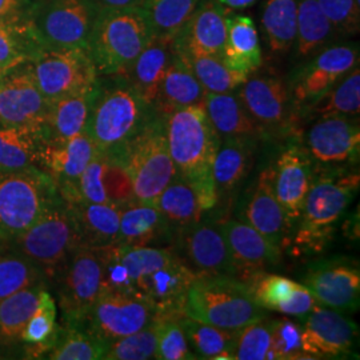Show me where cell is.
<instances>
[{
  "label": "cell",
  "mask_w": 360,
  "mask_h": 360,
  "mask_svg": "<svg viewBox=\"0 0 360 360\" xmlns=\"http://www.w3.org/2000/svg\"><path fill=\"white\" fill-rule=\"evenodd\" d=\"M168 148L178 175L198 193L205 211L218 205L212 166L221 138L207 115L205 102L166 115Z\"/></svg>",
  "instance_id": "cell-1"
},
{
  "label": "cell",
  "mask_w": 360,
  "mask_h": 360,
  "mask_svg": "<svg viewBox=\"0 0 360 360\" xmlns=\"http://www.w3.org/2000/svg\"><path fill=\"white\" fill-rule=\"evenodd\" d=\"M156 110L122 75H99L86 132L101 151L129 142Z\"/></svg>",
  "instance_id": "cell-2"
},
{
  "label": "cell",
  "mask_w": 360,
  "mask_h": 360,
  "mask_svg": "<svg viewBox=\"0 0 360 360\" xmlns=\"http://www.w3.org/2000/svg\"><path fill=\"white\" fill-rule=\"evenodd\" d=\"M248 285L231 275L198 274L183 304V315L229 331H239L266 316Z\"/></svg>",
  "instance_id": "cell-3"
},
{
  "label": "cell",
  "mask_w": 360,
  "mask_h": 360,
  "mask_svg": "<svg viewBox=\"0 0 360 360\" xmlns=\"http://www.w3.org/2000/svg\"><path fill=\"white\" fill-rule=\"evenodd\" d=\"M153 38L141 7L101 10L87 50L99 75L126 77Z\"/></svg>",
  "instance_id": "cell-4"
},
{
  "label": "cell",
  "mask_w": 360,
  "mask_h": 360,
  "mask_svg": "<svg viewBox=\"0 0 360 360\" xmlns=\"http://www.w3.org/2000/svg\"><path fill=\"white\" fill-rule=\"evenodd\" d=\"M359 174L331 169L315 175L309 187L295 245L300 251H321L330 242L335 226L359 190Z\"/></svg>",
  "instance_id": "cell-5"
},
{
  "label": "cell",
  "mask_w": 360,
  "mask_h": 360,
  "mask_svg": "<svg viewBox=\"0 0 360 360\" xmlns=\"http://www.w3.org/2000/svg\"><path fill=\"white\" fill-rule=\"evenodd\" d=\"M115 150L129 168L138 202L155 203L178 174L168 148L166 115L158 111L134 138Z\"/></svg>",
  "instance_id": "cell-6"
},
{
  "label": "cell",
  "mask_w": 360,
  "mask_h": 360,
  "mask_svg": "<svg viewBox=\"0 0 360 360\" xmlns=\"http://www.w3.org/2000/svg\"><path fill=\"white\" fill-rule=\"evenodd\" d=\"M58 196L51 175L41 168H0V238L8 243L26 231Z\"/></svg>",
  "instance_id": "cell-7"
},
{
  "label": "cell",
  "mask_w": 360,
  "mask_h": 360,
  "mask_svg": "<svg viewBox=\"0 0 360 360\" xmlns=\"http://www.w3.org/2000/svg\"><path fill=\"white\" fill-rule=\"evenodd\" d=\"M7 245L38 264L51 281L82 247L70 207L60 195L32 226Z\"/></svg>",
  "instance_id": "cell-8"
},
{
  "label": "cell",
  "mask_w": 360,
  "mask_h": 360,
  "mask_svg": "<svg viewBox=\"0 0 360 360\" xmlns=\"http://www.w3.org/2000/svg\"><path fill=\"white\" fill-rule=\"evenodd\" d=\"M99 11L94 0H32L28 26L41 47L87 50Z\"/></svg>",
  "instance_id": "cell-9"
},
{
  "label": "cell",
  "mask_w": 360,
  "mask_h": 360,
  "mask_svg": "<svg viewBox=\"0 0 360 360\" xmlns=\"http://www.w3.org/2000/svg\"><path fill=\"white\" fill-rule=\"evenodd\" d=\"M52 281L56 283L62 327L83 328L102 292V263L98 250L79 247Z\"/></svg>",
  "instance_id": "cell-10"
},
{
  "label": "cell",
  "mask_w": 360,
  "mask_h": 360,
  "mask_svg": "<svg viewBox=\"0 0 360 360\" xmlns=\"http://www.w3.org/2000/svg\"><path fill=\"white\" fill-rule=\"evenodd\" d=\"M30 65L39 90L49 103L75 92L90 90L99 79L89 52L82 49L41 47Z\"/></svg>",
  "instance_id": "cell-11"
},
{
  "label": "cell",
  "mask_w": 360,
  "mask_h": 360,
  "mask_svg": "<svg viewBox=\"0 0 360 360\" xmlns=\"http://www.w3.org/2000/svg\"><path fill=\"white\" fill-rule=\"evenodd\" d=\"M358 62V47L338 44L324 47L307 63L300 65L288 83L299 114L309 111L339 80L355 68Z\"/></svg>",
  "instance_id": "cell-12"
},
{
  "label": "cell",
  "mask_w": 360,
  "mask_h": 360,
  "mask_svg": "<svg viewBox=\"0 0 360 360\" xmlns=\"http://www.w3.org/2000/svg\"><path fill=\"white\" fill-rule=\"evenodd\" d=\"M158 319L154 306L144 296L102 291L83 328L104 343H110L138 333Z\"/></svg>",
  "instance_id": "cell-13"
},
{
  "label": "cell",
  "mask_w": 360,
  "mask_h": 360,
  "mask_svg": "<svg viewBox=\"0 0 360 360\" xmlns=\"http://www.w3.org/2000/svg\"><path fill=\"white\" fill-rule=\"evenodd\" d=\"M49 108L50 103L39 90L30 60L4 70L0 77V123L37 129L46 135Z\"/></svg>",
  "instance_id": "cell-14"
},
{
  "label": "cell",
  "mask_w": 360,
  "mask_h": 360,
  "mask_svg": "<svg viewBox=\"0 0 360 360\" xmlns=\"http://www.w3.org/2000/svg\"><path fill=\"white\" fill-rule=\"evenodd\" d=\"M238 96L248 114L270 135L271 132L292 134L299 111L283 79L248 75L238 89Z\"/></svg>",
  "instance_id": "cell-15"
},
{
  "label": "cell",
  "mask_w": 360,
  "mask_h": 360,
  "mask_svg": "<svg viewBox=\"0 0 360 360\" xmlns=\"http://www.w3.org/2000/svg\"><path fill=\"white\" fill-rule=\"evenodd\" d=\"M303 285L326 307L340 312L359 309L360 270L354 259L333 257L314 263L303 275Z\"/></svg>",
  "instance_id": "cell-16"
},
{
  "label": "cell",
  "mask_w": 360,
  "mask_h": 360,
  "mask_svg": "<svg viewBox=\"0 0 360 360\" xmlns=\"http://www.w3.org/2000/svg\"><path fill=\"white\" fill-rule=\"evenodd\" d=\"M303 349L311 359L340 358L352 354L359 327L340 311L315 306L303 316Z\"/></svg>",
  "instance_id": "cell-17"
},
{
  "label": "cell",
  "mask_w": 360,
  "mask_h": 360,
  "mask_svg": "<svg viewBox=\"0 0 360 360\" xmlns=\"http://www.w3.org/2000/svg\"><path fill=\"white\" fill-rule=\"evenodd\" d=\"M312 160L309 148L292 143L284 147L272 165L275 195L291 227L302 217L309 187L315 178Z\"/></svg>",
  "instance_id": "cell-18"
},
{
  "label": "cell",
  "mask_w": 360,
  "mask_h": 360,
  "mask_svg": "<svg viewBox=\"0 0 360 360\" xmlns=\"http://www.w3.org/2000/svg\"><path fill=\"white\" fill-rule=\"evenodd\" d=\"M176 239L186 262L198 274L235 275L221 221L200 220L176 231Z\"/></svg>",
  "instance_id": "cell-19"
},
{
  "label": "cell",
  "mask_w": 360,
  "mask_h": 360,
  "mask_svg": "<svg viewBox=\"0 0 360 360\" xmlns=\"http://www.w3.org/2000/svg\"><path fill=\"white\" fill-rule=\"evenodd\" d=\"M96 151L98 147L91 141L87 132L65 142H46L40 168L51 175L58 193L65 203L82 200L79 179Z\"/></svg>",
  "instance_id": "cell-20"
},
{
  "label": "cell",
  "mask_w": 360,
  "mask_h": 360,
  "mask_svg": "<svg viewBox=\"0 0 360 360\" xmlns=\"http://www.w3.org/2000/svg\"><path fill=\"white\" fill-rule=\"evenodd\" d=\"M307 148L314 160L324 166H339L358 159L360 129L358 117L323 115L307 134Z\"/></svg>",
  "instance_id": "cell-21"
},
{
  "label": "cell",
  "mask_w": 360,
  "mask_h": 360,
  "mask_svg": "<svg viewBox=\"0 0 360 360\" xmlns=\"http://www.w3.org/2000/svg\"><path fill=\"white\" fill-rule=\"evenodd\" d=\"M242 219L281 251L290 243L288 233L292 227L275 195L272 165L263 168L250 187L242 205Z\"/></svg>",
  "instance_id": "cell-22"
},
{
  "label": "cell",
  "mask_w": 360,
  "mask_h": 360,
  "mask_svg": "<svg viewBox=\"0 0 360 360\" xmlns=\"http://www.w3.org/2000/svg\"><path fill=\"white\" fill-rule=\"evenodd\" d=\"M196 276L198 272L178 257L144 276L136 288L154 306L159 319L176 318L183 316L184 299Z\"/></svg>",
  "instance_id": "cell-23"
},
{
  "label": "cell",
  "mask_w": 360,
  "mask_h": 360,
  "mask_svg": "<svg viewBox=\"0 0 360 360\" xmlns=\"http://www.w3.org/2000/svg\"><path fill=\"white\" fill-rule=\"evenodd\" d=\"M231 252L235 278L247 282L251 276L279 263L282 251L254 227L242 220L229 219L221 221Z\"/></svg>",
  "instance_id": "cell-24"
},
{
  "label": "cell",
  "mask_w": 360,
  "mask_h": 360,
  "mask_svg": "<svg viewBox=\"0 0 360 360\" xmlns=\"http://www.w3.org/2000/svg\"><path fill=\"white\" fill-rule=\"evenodd\" d=\"M230 11L218 0H200L191 18L174 39L176 49L220 58L227 41Z\"/></svg>",
  "instance_id": "cell-25"
},
{
  "label": "cell",
  "mask_w": 360,
  "mask_h": 360,
  "mask_svg": "<svg viewBox=\"0 0 360 360\" xmlns=\"http://www.w3.org/2000/svg\"><path fill=\"white\" fill-rule=\"evenodd\" d=\"M205 105L207 115L221 139L245 138L260 142L270 136V134L248 114L235 91L226 94L206 92Z\"/></svg>",
  "instance_id": "cell-26"
},
{
  "label": "cell",
  "mask_w": 360,
  "mask_h": 360,
  "mask_svg": "<svg viewBox=\"0 0 360 360\" xmlns=\"http://www.w3.org/2000/svg\"><path fill=\"white\" fill-rule=\"evenodd\" d=\"M77 227L82 247L101 248L117 243L120 207L114 203H67Z\"/></svg>",
  "instance_id": "cell-27"
},
{
  "label": "cell",
  "mask_w": 360,
  "mask_h": 360,
  "mask_svg": "<svg viewBox=\"0 0 360 360\" xmlns=\"http://www.w3.org/2000/svg\"><path fill=\"white\" fill-rule=\"evenodd\" d=\"M174 235V231L154 203L134 200L120 207L119 245L129 247L154 245Z\"/></svg>",
  "instance_id": "cell-28"
},
{
  "label": "cell",
  "mask_w": 360,
  "mask_h": 360,
  "mask_svg": "<svg viewBox=\"0 0 360 360\" xmlns=\"http://www.w3.org/2000/svg\"><path fill=\"white\" fill-rule=\"evenodd\" d=\"M174 56V39L153 37L126 74L132 87L153 107L162 79Z\"/></svg>",
  "instance_id": "cell-29"
},
{
  "label": "cell",
  "mask_w": 360,
  "mask_h": 360,
  "mask_svg": "<svg viewBox=\"0 0 360 360\" xmlns=\"http://www.w3.org/2000/svg\"><path fill=\"white\" fill-rule=\"evenodd\" d=\"M95 89L96 84L90 90L75 92L50 103L46 123L47 142H65L86 132Z\"/></svg>",
  "instance_id": "cell-30"
},
{
  "label": "cell",
  "mask_w": 360,
  "mask_h": 360,
  "mask_svg": "<svg viewBox=\"0 0 360 360\" xmlns=\"http://www.w3.org/2000/svg\"><path fill=\"white\" fill-rule=\"evenodd\" d=\"M206 92L191 68L175 50V56L159 86L154 108L159 114L167 115L183 107L205 102Z\"/></svg>",
  "instance_id": "cell-31"
},
{
  "label": "cell",
  "mask_w": 360,
  "mask_h": 360,
  "mask_svg": "<svg viewBox=\"0 0 360 360\" xmlns=\"http://www.w3.org/2000/svg\"><path fill=\"white\" fill-rule=\"evenodd\" d=\"M257 141L224 138L220 141L212 166V178L218 195L231 193L242 184L254 165Z\"/></svg>",
  "instance_id": "cell-32"
},
{
  "label": "cell",
  "mask_w": 360,
  "mask_h": 360,
  "mask_svg": "<svg viewBox=\"0 0 360 360\" xmlns=\"http://www.w3.org/2000/svg\"><path fill=\"white\" fill-rule=\"evenodd\" d=\"M227 41L221 60L232 71L251 75L262 65L263 56L254 20L245 15L227 18Z\"/></svg>",
  "instance_id": "cell-33"
},
{
  "label": "cell",
  "mask_w": 360,
  "mask_h": 360,
  "mask_svg": "<svg viewBox=\"0 0 360 360\" xmlns=\"http://www.w3.org/2000/svg\"><path fill=\"white\" fill-rule=\"evenodd\" d=\"M46 142L44 132L0 123V168H40Z\"/></svg>",
  "instance_id": "cell-34"
},
{
  "label": "cell",
  "mask_w": 360,
  "mask_h": 360,
  "mask_svg": "<svg viewBox=\"0 0 360 360\" xmlns=\"http://www.w3.org/2000/svg\"><path fill=\"white\" fill-rule=\"evenodd\" d=\"M56 318V300L46 287L40 291L38 306L27 322L20 339L26 355H28L27 358L46 355L55 346L62 331V326L58 324Z\"/></svg>",
  "instance_id": "cell-35"
},
{
  "label": "cell",
  "mask_w": 360,
  "mask_h": 360,
  "mask_svg": "<svg viewBox=\"0 0 360 360\" xmlns=\"http://www.w3.org/2000/svg\"><path fill=\"white\" fill-rule=\"evenodd\" d=\"M338 35L318 0H296V56L307 58Z\"/></svg>",
  "instance_id": "cell-36"
},
{
  "label": "cell",
  "mask_w": 360,
  "mask_h": 360,
  "mask_svg": "<svg viewBox=\"0 0 360 360\" xmlns=\"http://www.w3.org/2000/svg\"><path fill=\"white\" fill-rule=\"evenodd\" d=\"M154 205L167 219L172 231L200 221L205 212L193 186L178 174L158 196Z\"/></svg>",
  "instance_id": "cell-37"
},
{
  "label": "cell",
  "mask_w": 360,
  "mask_h": 360,
  "mask_svg": "<svg viewBox=\"0 0 360 360\" xmlns=\"http://www.w3.org/2000/svg\"><path fill=\"white\" fill-rule=\"evenodd\" d=\"M47 282L25 288L0 302V347H15L22 343L27 322L38 306L39 295Z\"/></svg>",
  "instance_id": "cell-38"
},
{
  "label": "cell",
  "mask_w": 360,
  "mask_h": 360,
  "mask_svg": "<svg viewBox=\"0 0 360 360\" xmlns=\"http://www.w3.org/2000/svg\"><path fill=\"white\" fill-rule=\"evenodd\" d=\"M175 46V44H174ZM180 58L188 65L193 75L207 92L226 94L238 90L248 75L232 71L224 62L203 52L184 51L175 47Z\"/></svg>",
  "instance_id": "cell-39"
},
{
  "label": "cell",
  "mask_w": 360,
  "mask_h": 360,
  "mask_svg": "<svg viewBox=\"0 0 360 360\" xmlns=\"http://www.w3.org/2000/svg\"><path fill=\"white\" fill-rule=\"evenodd\" d=\"M180 323L196 359L233 360L238 331L223 330L187 316H181Z\"/></svg>",
  "instance_id": "cell-40"
},
{
  "label": "cell",
  "mask_w": 360,
  "mask_h": 360,
  "mask_svg": "<svg viewBox=\"0 0 360 360\" xmlns=\"http://www.w3.org/2000/svg\"><path fill=\"white\" fill-rule=\"evenodd\" d=\"M200 0H142L141 8L153 37L175 39Z\"/></svg>",
  "instance_id": "cell-41"
},
{
  "label": "cell",
  "mask_w": 360,
  "mask_h": 360,
  "mask_svg": "<svg viewBox=\"0 0 360 360\" xmlns=\"http://www.w3.org/2000/svg\"><path fill=\"white\" fill-rule=\"evenodd\" d=\"M245 284L254 300L263 309L276 311L283 315H290L295 303L296 294L300 290L302 283L276 275L260 271L251 276Z\"/></svg>",
  "instance_id": "cell-42"
},
{
  "label": "cell",
  "mask_w": 360,
  "mask_h": 360,
  "mask_svg": "<svg viewBox=\"0 0 360 360\" xmlns=\"http://www.w3.org/2000/svg\"><path fill=\"white\" fill-rule=\"evenodd\" d=\"M262 27L271 51H288L296 40V0H266Z\"/></svg>",
  "instance_id": "cell-43"
},
{
  "label": "cell",
  "mask_w": 360,
  "mask_h": 360,
  "mask_svg": "<svg viewBox=\"0 0 360 360\" xmlns=\"http://www.w3.org/2000/svg\"><path fill=\"white\" fill-rule=\"evenodd\" d=\"M7 248L0 254V302L25 288L47 282L38 264L18 251Z\"/></svg>",
  "instance_id": "cell-44"
},
{
  "label": "cell",
  "mask_w": 360,
  "mask_h": 360,
  "mask_svg": "<svg viewBox=\"0 0 360 360\" xmlns=\"http://www.w3.org/2000/svg\"><path fill=\"white\" fill-rule=\"evenodd\" d=\"M316 115L358 116L360 112V71L356 65L309 110Z\"/></svg>",
  "instance_id": "cell-45"
},
{
  "label": "cell",
  "mask_w": 360,
  "mask_h": 360,
  "mask_svg": "<svg viewBox=\"0 0 360 360\" xmlns=\"http://www.w3.org/2000/svg\"><path fill=\"white\" fill-rule=\"evenodd\" d=\"M107 343L90 334L84 328H65L55 346L46 354L51 360H98L103 359Z\"/></svg>",
  "instance_id": "cell-46"
},
{
  "label": "cell",
  "mask_w": 360,
  "mask_h": 360,
  "mask_svg": "<svg viewBox=\"0 0 360 360\" xmlns=\"http://www.w3.org/2000/svg\"><path fill=\"white\" fill-rule=\"evenodd\" d=\"M41 49L28 25L0 23V67H10L31 60Z\"/></svg>",
  "instance_id": "cell-47"
},
{
  "label": "cell",
  "mask_w": 360,
  "mask_h": 360,
  "mask_svg": "<svg viewBox=\"0 0 360 360\" xmlns=\"http://www.w3.org/2000/svg\"><path fill=\"white\" fill-rule=\"evenodd\" d=\"M159 319L138 333L123 336L107 343L104 360L155 359L158 346Z\"/></svg>",
  "instance_id": "cell-48"
},
{
  "label": "cell",
  "mask_w": 360,
  "mask_h": 360,
  "mask_svg": "<svg viewBox=\"0 0 360 360\" xmlns=\"http://www.w3.org/2000/svg\"><path fill=\"white\" fill-rule=\"evenodd\" d=\"M122 245V259L129 270V276L135 285L141 282L144 276L155 270L165 267L172 260L179 257L175 251L155 245H139L129 247Z\"/></svg>",
  "instance_id": "cell-49"
},
{
  "label": "cell",
  "mask_w": 360,
  "mask_h": 360,
  "mask_svg": "<svg viewBox=\"0 0 360 360\" xmlns=\"http://www.w3.org/2000/svg\"><path fill=\"white\" fill-rule=\"evenodd\" d=\"M271 321L262 318L236 333L233 360H272Z\"/></svg>",
  "instance_id": "cell-50"
},
{
  "label": "cell",
  "mask_w": 360,
  "mask_h": 360,
  "mask_svg": "<svg viewBox=\"0 0 360 360\" xmlns=\"http://www.w3.org/2000/svg\"><path fill=\"white\" fill-rule=\"evenodd\" d=\"M302 324L290 318L271 321L272 360L311 359L303 349Z\"/></svg>",
  "instance_id": "cell-51"
},
{
  "label": "cell",
  "mask_w": 360,
  "mask_h": 360,
  "mask_svg": "<svg viewBox=\"0 0 360 360\" xmlns=\"http://www.w3.org/2000/svg\"><path fill=\"white\" fill-rule=\"evenodd\" d=\"M105 166H104L103 183L107 198L116 206L123 207L136 200L134 193V183L126 167L123 159L116 150L104 151Z\"/></svg>",
  "instance_id": "cell-52"
},
{
  "label": "cell",
  "mask_w": 360,
  "mask_h": 360,
  "mask_svg": "<svg viewBox=\"0 0 360 360\" xmlns=\"http://www.w3.org/2000/svg\"><path fill=\"white\" fill-rule=\"evenodd\" d=\"M96 250L102 263V291L139 294L126 264L123 263L122 245L114 243Z\"/></svg>",
  "instance_id": "cell-53"
},
{
  "label": "cell",
  "mask_w": 360,
  "mask_h": 360,
  "mask_svg": "<svg viewBox=\"0 0 360 360\" xmlns=\"http://www.w3.org/2000/svg\"><path fill=\"white\" fill-rule=\"evenodd\" d=\"M180 318L181 316L159 319V333H158V346L155 352V359H196L193 349L188 345L187 336L180 323Z\"/></svg>",
  "instance_id": "cell-54"
},
{
  "label": "cell",
  "mask_w": 360,
  "mask_h": 360,
  "mask_svg": "<svg viewBox=\"0 0 360 360\" xmlns=\"http://www.w3.org/2000/svg\"><path fill=\"white\" fill-rule=\"evenodd\" d=\"M338 35H355L360 26V0H318Z\"/></svg>",
  "instance_id": "cell-55"
},
{
  "label": "cell",
  "mask_w": 360,
  "mask_h": 360,
  "mask_svg": "<svg viewBox=\"0 0 360 360\" xmlns=\"http://www.w3.org/2000/svg\"><path fill=\"white\" fill-rule=\"evenodd\" d=\"M104 166L105 153L98 150L79 179V193L82 200L90 203H111L104 188Z\"/></svg>",
  "instance_id": "cell-56"
},
{
  "label": "cell",
  "mask_w": 360,
  "mask_h": 360,
  "mask_svg": "<svg viewBox=\"0 0 360 360\" xmlns=\"http://www.w3.org/2000/svg\"><path fill=\"white\" fill-rule=\"evenodd\" d=\"M32 0H0V23L28 25Z\"/></svg>",
  "instance_id": "cell-57"
},
{
  "label": "cell",
  "mask_w": 360,
  "mask_h": 360,
  "mask_svg": "<svg viewBox=\"0 0 360 360\" xmlns=\"http://www.w3.org/2000/svg\"><path fill=\"white\" fill-rule=\"evenodd\" d=\"M99 10H122L129 7H139L142 0H94Z\"/></svg>",
  "instance_id": "cell-58"
},
{
  "label": "cell",
  "mask_w": 360,
  "mask_h": 360,
  "mask_svg": "<svg viewBox=\"0 0 360 360\" xmlns=\"http://www.w3.org/2000/svg\"><path fill=\"white\" fill-rule=\"evenodd\" d=\"M218 1L229 8L238 10V8H245L248 6H252L257 0H218Z\"/></svg>",
  "instance_id": "cell-59"
},
{
  "label": "cell",
  "mask_w": 360,
  "mask_h": 360,
  "mask_svg": "<svg viewBox=\"0 0 360 360\" xmlns=\"http://www.w3.org/2000/svg\"><path fill=\"white\" fill-rule=\"evenodd\" d=\"M7 247H8V245H7V242H6V240H3V239L0 238V254H1Z\"/></svg>",
  "instance_id": "cell-60"
},
{
  "label": "cell",
  "mask_w": 360,
  "mask_h": 360,
  "mask_svg": "<svg viewBox=\"0 0 360 360\" xmlns=\"http://www.w3.org/2000/svg\"><path fill=\"white\" fill-rule=\"evenodd\" d=\"M3 72H4V70L0 67V77H1V75H3Z\"/></svg>",
  "instance_id": "cell-61"
},
{
  "label": "cell",
  "mask_w": 360,
  "mask_h": 360,
  "mask_svg": "<svg viewBox=\"0 0 360 360\" xmlns=\"http://www.w3.org/2000/svg\"><path fill=\"white\" fill-rule=\"evenodd\" d=\"M0 358H4V356H3V352H1V349H0Z\"/></svg>",
  "instance_id": "cell-62"
}]
</instances>
